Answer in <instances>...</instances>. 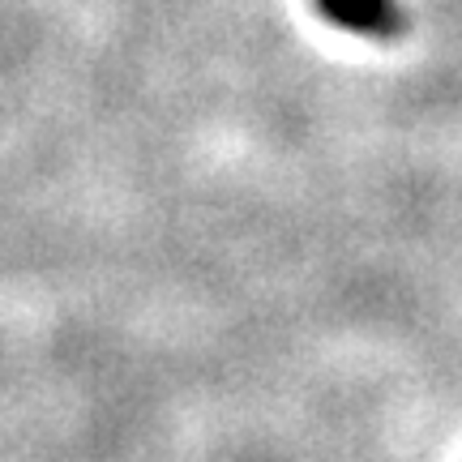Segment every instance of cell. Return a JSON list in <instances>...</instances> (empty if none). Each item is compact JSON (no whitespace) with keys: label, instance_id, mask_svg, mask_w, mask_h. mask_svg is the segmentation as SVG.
Segmentation results:
<instances>
[{"label":"cell","instance_id":"1","mask_svg":"<svg viewBox=\"0 0 462 462\" xmlns=\"http://www.w3.org/2000/svg\"><path fill=\"white\" fill-rule=\"evenodd\" d=\"M317 9L330 17L334 26L368 34V39H398L407 26L398 0H317Z\"/></svg>","mask_w":462,"mask_h":462}]
</instances>
